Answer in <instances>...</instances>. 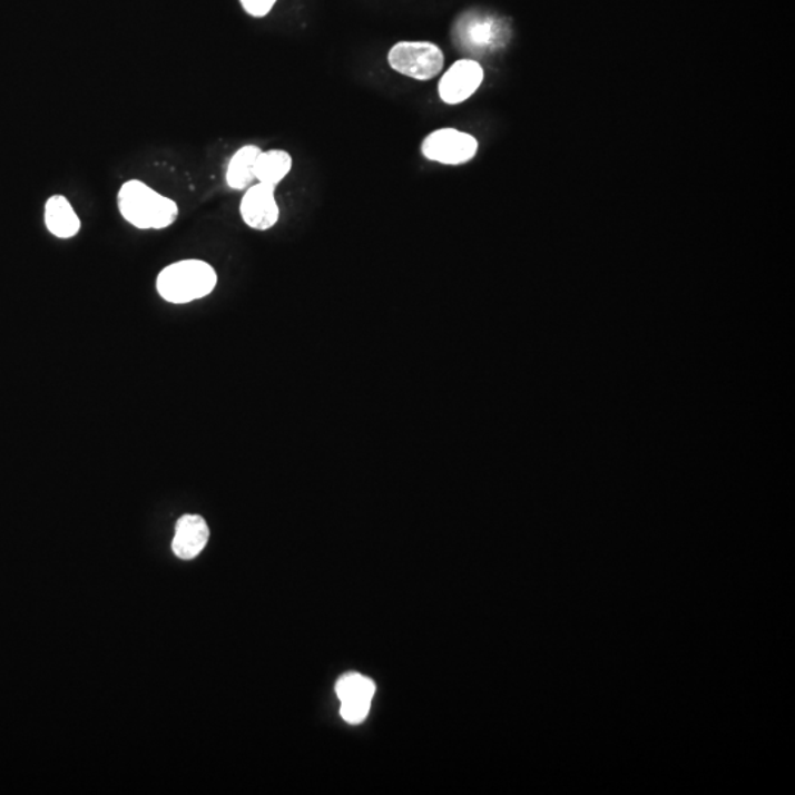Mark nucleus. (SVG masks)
Returning a JSON list of instances; mask_svg holds the SVG:
<instances>
[{"instance_id":"obj_3","label":"nucleus","mask_w":795,"mask_h":795,"mask_svg":"<svg viewBox=\"0 0 795 795\" xmlns=\"http://www.w3.org/2000/svg\"><path fill=\"white\" fill-rule=\"evenodd\" d=\"M387 63L398 75L429 81L441 75L445 67V55L435 43L402 40L387 52Z\"/></svg>"},{"instance_id":"obj_7","label":"nucleus","mask_w":795,"mask_h":795,"mask_svg":"<svg viewBox=\"0 0 795 795\" xmlns=\"http://www.w3.org/2000/svg\"><path fill=\"white\" fill-rule=\"evenodd\" d=\"M239 212L242 220L253 230H269L276 226L281 218L276 187L265 185V183H254L242 196Z\"/></svg>"},{"instance_id":"obj_14","label":"nucleus","mask_w":795,"mask_h":795,"mask_svg":"<svg viewBox=\"0 0 795 795\" xmlns=\"http://www.w3.org/2000/svg\"><path fill=\"white\" fill-rule=\"evenodd\" d=\"M277 0H241L242 8L254 18L268 16Z\"/></svg>"},{"instance_id":"obj_6","label":"nucleus","mask_w":795,"mask_h":795,"mask_svg":"<svg viewBox=\"0 0 795 795\" xmlns=\"http://www.w3.org/2000/svg\"><path fill=\"white\" fill-rule=\"evenodd\" d=\"M485 79L483 67L474 59H459L443 72L438 95L443 104L459 105L472 98Z\"/></svg>"},{"instance_id":"obj_10","label":"nucleus","mask_w":795,"mask_h":795,"mask_svg":"<svg viewBox=\"0 0 795 795\" xmlns=\"http://www.w3.org/2000/svg\"><path fill=\"white\" fill-rule=\"evenodd\" d=\"M262 148L257 145H244L232 155L226 170L227 186L233 190H246L254 185L255 163Z\"/></svg>"},{"instance_id":"obj_8","label":"nucleus","mask_w":795,"mask_h":795,"mask_svg":"<svg viewBox=\"0 0 795 795\" xmlns=\"http://www.w3.org/2000/svg\"><path fill=\"white\" fill-rule=\"evenodd\" d=\"M209 541V528L204 518L198 514H185L178 519L173 551L183 560L198 557Z\"/></svg>"},{"instance_id":"obj_1","label":"nucleus","mask_w":795,"mask_h":795,"mask_svg":"<svg viewBox=\"0 0 795 795\" xmlns=\"http://www.w3.org/2000/svg\"><path fill=\"white\" fill-rule=\"evenodd\" d=\"M117 205L121 217L139 230H164L176 223L180 213L175 199L136 178L122 183Z\"/></svg>"},{"instance_id":"obj_5","label":"nucleus","mask_w":795,"mask_h":795,"mask_svg":"<svg viewBox=\"0 0 795 795\" xmlns=\"http://www.w3.org/2000/svg\"><path fill=\"white\" fill-rule=\"evenodd\" d=\"M452 36L455 46L474 55L501 48L507 42V29L501 21L492 17L474 16L472 12L464 13L455 21Z\"/></svg>"},{"instance_id":"obj_2","label":"nucleus","mask_w":795,"mask_h":795,"mask_svg":"<svg viewBox=\"0 0 795 795\" xmlns=\"http://www.w3.org/2000/svg\"><path fill=\"white\" fill-rule=\"evenodd\" d=\"M217 283L218 274L212 264L204 259H181L159 272L157 292L168 304H190L212 295Z\"/></svg>"},{"instance_id":"obj_9","label":"nucleus","mask_w":795,"mask_h":795,"mask_svg":"<svg viewBox=\"0 0 795 795\" xmlns=\"http://www.w3.org/2000/svg\"><path fill=\"white\" fill-rule=\"evenodd\" d=\"M45 226L58 239H72L81 230V220L70 199L52 195L45 204Z\"/></svg>"},{"instance_id":"obj_12","label":"nucleus","mask_w":795,"mask_h":795,"mask_svg":"<svg viewBox=\"0 0 795 795\" xmlns=\"http://www.w3.org/2000/svg\"><path fill=\"white\" fill-rule=\"evenodd\" d=\"M376 684L367 676L350 671L336 683V696L344 701H373Z\"/></svg>"},{"instance_id":"obj_11","label":"nucleus","mask_w":795,"mask_h":795,"mask_svg":"<svg viewBox=\"0 0 795 795\" xmlns=\"http://www.w3.org/2000/svg\"><path fill=\"white\" fill-rule=\"evenodd\" d=\"M292 167H294V159L287 150H262L255 163V180L277 187L289 175Z\"/></svg>"},{"instance_id":"obj_4","label":"nucleus","mask_w":795,"mask_h":795,"mask_svg":"<svg viewBox=\"0 0 795 795\" xmlns=\"http://www.w3.org/2000/svg\"><path fill=\"white\" fill-rule=\"evenodd\" d=\"M420 150L428 161L442 164V166H463L477 157L479 141L469 132L443 127V129L429 132L420 146Z\"/></svg>"},{"instance_id":"obj_13","label":"nucleus","mask_w":795,"mask_h":795,"mask_svg":"<svg viewBox=\"0 0 795 795\" xmlns=\"http://www.w3.org/2000/svg\"><path fill=\"white\" fill-rule=\"evenodd\" d=\"M370 707H372V703L370 701L341 703L342 719L349 722L351 725L363 724V722L367 719Z\"/></svg>"}]
</instances>
